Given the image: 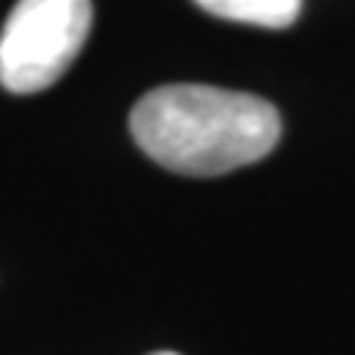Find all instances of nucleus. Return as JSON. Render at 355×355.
Wrapping results in <instances>:
<instances>
[{
  "mask_svg": "<svg viewBox=\"0 0 355 355\" xmlns=\"http://www.w3.org/2000/svg\"><path fill=\"white\" fill-rule=\"evenodd\" d=\"M130 133L169 172L214 178L263 160L282 139V116L249 92L169 83L133 104Z\"/></svg>",
  "mask_w": 355,
  "mask_h": 355,
  "instance_id": "f257e3e1",
  "label": "nucleus"
},
{
  "mask_svg": "<svg viewBox=\"0 0 355 355\" xmlns=\"http://www.w3.org/2000/svg\"><path fill=\"white\" fill-rule=\"evenodd\" d=\"M92 30V0H18L0 33V86L42 92L77 60Z\"/></svg>",
  "mask_w": 355,
  "mask_h": 355,
  "instance_id": "f03ea898",
  "label": "nucleus"
},
{
  "mask_svg": "<svg viewBox=\"0 0 355 355\" xmlns=\"http://www.w3.org/2000/svg\"><path fill=\"white\" fill-rule=\"evenodd\" d=\"M193 3L216 18L266 30H287L302 12V0H193Z\"/></svg>",
  "mask_w": 355,
  "mask_h": 355,
  "instance_id": "7ed1b4c3",
  "label": "nucleus"
},
{
  "mask_svg": "<svg viewBox=\"0 0 355 355\" xmlns=\"http://www.w3.org/2000/svg\"><path fill=\"white\" fill-rule=\"evenodd\" d=\"M151 355H178V352H151Z\"/></svg>",
  "mask_w": 355,
  "mask_h": 355,
  "instance_id": "20e7f679",
  "label": "nucleus"
}]
</instances>
